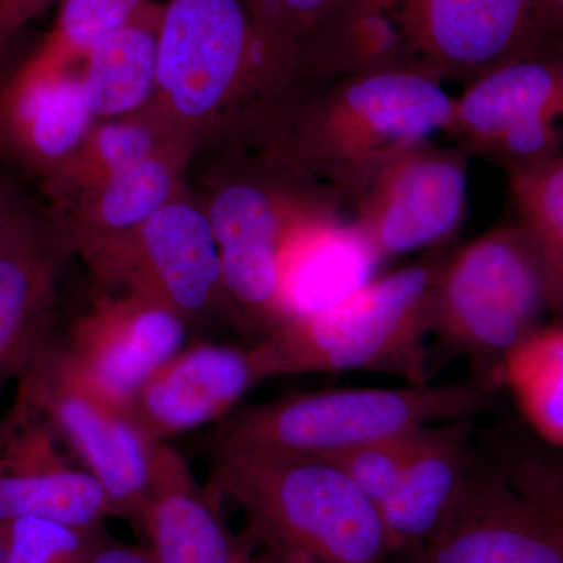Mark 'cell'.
Segmentation results:
<instances>
[{"instance_id":"6da1fadb","label":"cell","mask_w":563,"mask_h":563,"mask_svg":"<svg viewBox=\"0 0 563 563\" xmlns=\"http://www.w3.org/2000/svg\"><path fill=\"white\" fill-rule=\"evenodd\" d=\"M152 106L196 147L252 150L302 87L301 47L247 0H163Z\"/></svg>"},{"instance_id":"7a4b0ae2","label":"cell","mask_w":563,"mask_h":563,"mask_svg":"<svg viewBox=\"0 0 563 563\" xmlns=\"http://www.w3.org/2000/svg\"><path fill=\"white\" fill-rule=\"evenodd\" d=\"M453 107L442 81L410 70L336 77L301 88L252 151L352 206L396 158L446 133Z\"/></svg>"},{"instance_id":"3957f363","label":"cell","mask_w":563,"mask_h":563,"mask_svg":"<svg viewBox=\"0 0 563 563\" xmlns=\"http://www.w3.org/2000/svg\"><path fill=\"white\" fill-rule=\"evenodd\" d=\"M539 43L533 0H336L306 55L320 79L410 70L466 85Z\"/></svg>"},{"instance_id":"277c9868","label":"cell","mask_w":563,"mask_h":563,"mask_svg":"<svg viewBox=\"0 0 563 563\" xmlns=\"http://www.w3.org/2000/svg\"><path fill=\"white\" fill-rule=\"evenodd\" d=\"M209 490L276 563H396L377 507L324 459L214 448Z\"/></svg>"},{"instance_id":"5b68a950","label":"cell","mask_w":563,"mask_h":563,"mask_svg":"<svg viewBox=\"0 0 563 563\" xmlns=\"http://www.w3.org/2000/svg\"><path fill=\"white\" fill-rule=\"evenodd\" d=\"M399 563H563V448L529 428L474 440L450 514Z\"/></svg>"},{"instance_id":"8992f818","label":"cell","mask_w":563,"mask_h":563,"mask_svg":"<svg viewBox=\"0 0 563 563\" xmlns=\"http://www.w3.org/2000/svg\"><path fill=\"white\" fill-rule=\"evenodd\" d=\"M446 258L431 255L376 277L346 299L285 321L251 347L258 379L314 373L390 372L424 384V342Z\"/></svg>"},{"instance_id":"52a82bcc","label":"cell","mask_w":563,"mask_h":563,"mask_svg":"<svg viewBox=\"0 0 563 563\" xmlns=\"http://www.w3.org/2000/svg\"><path fill=\"white\" fill-rule=\"evenodd\" d=\"M199 199L220 250L229 310L263 339L284 322L279 258L288 236L310 218L342 211L344 201L252 150L224 151Z\"/></svg>"},{"instance_id":"ba28073f","label":"cell","mask_w":563,"mask_h":563,"mask_svg":"<svg viewBox=\"0 0 563 563\" xmlns=\"http://www.w3.org/2000/svg\"><path fill=\"white\" fill-rule=\"evenodd\" d=\"M495 377L404 388H346L295 393L254 404L225 417L214 448L329 459L398 433L468 420L484 410L498 387Z\"/></svg>"},{"instance_id":"9c48e42d","label":"cell","mask_w":563,"mask_h":563,"mask_svg":"<svg viewBox=\"0 0 563 563\" xmlns=\"http://www.w3.org/2000/svg\"><path fill=\"white\" fill-rule=\"evenodd\" d=\"M548 313L542 266L517 222L496 225L443 263L433 292L431 335L483 376L503 380L510 352Z\"/></svg>"},{"instance_id":"30bf717a","label":"cell","mask_w":563,"mask_h":563,"mask_svg":"<svg viewBox=\"0 0 563 563\" xmlns=\"http://www.w3.org/2000/svg\"><path fill=\"white\" fill-rule=\"evenodd\" d=\"M24 393L49 420L84 468L102 485L113 517L139 526L154 487L158 450L131 412L111 401L68 361L52 336L20 377Z\"/></svg>"},{"instance_id":"8fae6325","label":"cell","mask_w":563,"mask_h":563,"mask_svg":"<svg viewBox=\"0 0 563 563\" xmlns=\"http://www.w3.org/2000/svg\"><path fill=\"white\" fill-rule=\"evenodd\" d=\"M446 135L504 172L563 152V38L542 41L468 81Z\"/></svg>"},{"instance_id":"7c38bea8","label":"cell","mask_w":563,"mask_h":563,"mask_svg":"<svg viewBox=\"0 0 563 563\" xmlns=\"http://www.w3.org/2000/svg\"><path fill=\"white\" fill-rule=\"evenodd\" d=\"M102 291L147 296L190 322L225 306L220 250L201 199L187 185L133 233Z\"/></svg>"},{"instance_id":"4fadbf2b","label":"cell","mask_w":563,"mask_h":563,"mask_svg":"<svg viewBox=\"0 0 563 563\" xmlns=\"http://www.w3.org/2000/svg\"><path fill=\"white\" fill-rule=\"evenodd\" d=\"M472 154L428 141L384 169L352 203L351 220L383 261L450 240L468 210Z\"/></svg>"},{"instance_id":"5bb4252c","label":"cell","mask_w":563,"mask_h":563,"mask_svg":"<svg viewBox=\"0 0 563 563\" xmlns=\"http://www.w3.org/2000/svg\"><path fill=\"white\" fill-rule=\"evenodd\" d=\"M49 420L21 390L0 418V526L22 518L102 528L113 517L107 493L69 461Z\"/></svg>"},{"instance_id":"9a60e30c","label":"cell","mask_w":563,"mask_h":563,"mask_svg":"<svg viewBox=\"0 0 563 563\" xmlns=\"http://www.w3.org/2000/svg\"><path fill=\"white\" fill-rule=\"evenodd\" d=\"M187 322L131 290L102 291L69 325L62 350L102 395L129 409L133 396L184 350Z\"/></svg>"},{"instance_id":"2e32d148","label":"cell","mask_w":563,"mask_h":563,"mask_svg":"<svg viewBox=\"0 0 563 563\" xmlns=\"http://www.w3.org/2000/svg\"><path fill=\"white\" fill-rule=\"evenodd\" d=\"M73 255L57 214L38 206L0 244V393L54 336L58 287Z\"/></svg>"},{"instance_id":"e0dca14e","label":"cell","mask_w":563,"mask_h":563,"mask_svg":"<svg viewBox=\"0 0 563 563\" xmlns=\"http://www.w3.org/2000/svg\"><path fill=\"white\" fill-rule=\"evenodd\" d=\"M261 383L251 347L195 343L152 374L129 412L154 443L222 420Z\"/></svg>"},{"instance_id":"ac0fdd59","label":"cell","mask_w":563,"mask_h":563,"mask_svg":"<svg viewBox=\"0 0 563 563\" xmlns=\"http://www.w3.org/2000/svg\"><path fill=\"white\" fill-rule=\"evenodd\" d=\"M96 121L79 66L51 73L16 68L0 85V162L43 185L73 157Z\"/></svg>"},{"instance_id":"d6986e66","label":"cell","mask_w":563,"mask_h":563,"mask_svg":"<svg viewBox=\"0 0 563 563\" xmlns=\"http://www.w3.org/2000/svg\"><path fill=\"white\" fill-rule=\"evenodd\" d=\"M195 154L192 147H173L62 206L49 207L96 284L106 279L133 233L187 185L185 174Z\"/></svg>"},{"instance_id":"ffe728a7","label":"cell","mask_w":563,"mask_h":563,"mask_svg":"<svg viewBox=\"0 0 563 563\" xmlns=\"http://www.w3.org/2000/svg\"><path fill=\"white\" fill-rule=\"evenodd\" d=\"M383 263L365 233L354 221L344 220L342 211L302 222L280 252L284 322L343 301L376 279Z\"/></svg>"},{"instance_id":"44dd1931","label":"cell","mask_w":563,"mask_h":563,"mask_svg":"<svg viewBox=\"0 0 563 563\" xmlns=\"http://www.w3.org/2000/svg\"><path fill=\"white\" fill-rule=\"evenodd\" d=\"M217 501L209 488H199L181 455L162 443L154 487L139 523L154 562L244 563L254 544L233 536Z\"/></svg>"},{"instance_id":"7402d4cb","label":"cell","mask_w":563,"mask_h":563,"mask_svg":"<svg viewBox=\"0 0 563 563\" xmlns=\"http://www.w3.org/2000/svg\"><path fill=\"white\" fill-rule=\"evenodd\" d=\"M473 426V418L429 426L401 483L380 507L396 563L428 543L450 514L476 440Z\"/></svg>"},{"instance_id":"603a6c76","label":"cell","mask_w":563,"mask_h":563,"mask_svg":"<svg viewBox=\"0 0 563 563\" xmlns=\"http://www.w3.org/2000/svg\"><path fill=\"white\" fill-rule=\"evenodd\" d=\"M162 16V2L150 0L80 63L85 101L96 120L128 117L154 101Z\"/></svg>"},{"instance_id":"cb8c5ba5","label":"cell","mask_w":563,"mask_h":563,"mask_svg":"<svg viewBox=\"0 0 563 563\" xmlns=\"http://www.w3.org/2000/svg\"><path fill=\"white\" fill-rule=\"evenodd\" d=\"M177 146L198 151L196 144L151 103L128 117L96 121L73 157L41 188L51 207H58Z\"/></svg>"},{"instance_id":"d4e9b609","label":"cell","mask_w":563,"mask_h":563,"mask_svg":"<svg viewBox=\"0 0 563 563\" xmlns=\"http://www.w3.org/2000/svg\"><path fill=\"white\" fill-rule=\"evenodd\" d=\"M506 174L515 222L542 266L548 313L563 321V152Z\"/></svg>"},{"instance_id":"484cf974","label":"cell","mask_w":563,"mask_h":563,"mask_svg":"<svg viewBox=\"0 0 563 563\" xmlns=\"http://www.w3.org/2000/svg\"><path fill=\"white\" fill-rule=\"evenodd\" d=\"M503 380L526 426L544 442L563 448V321L542 325L510 352Z\"/></svg>"},{"instance_id":"4316f807","label":"cell","mask_w":563,"mask_h":563,"mask_svg":"<svg viewBox=\"0 0 563 563\" xmlns=\"http://www.w3.org/2000/svg\"><path fill=\"white\" fill-rule=\"evenodd\" d=\"M150 0H62L57 18L18 68L51 73L77 68L88 52Z\"/></svg>"},{"instance_id":"83f0119b","label":"cell","mask_w":563,"mask_h":563,"mask_svg":"<svg viewBox=\"0 0 563 563\" xmlns=\"http://www.w3.org/2000/svg\"><path fill=\"white\" fill-rule=\"evenodd\" d=\"M426 428L385 437L324 459L342 470L355 487L377 507L390 499L401 483L407 466L422 439Z\"/></svg>"},{"instance_id":"f1b7e54d","label":"cell","mask_w":563,"mask_h":563,"mask_svg":"<svg viewBox=\"0 0 563 563\" xmlns=\"http://www.w3.org/2000/svg\"><path fill=\"white\" fill-rule=\"evenodd\" d=\"M7 563H90L107 539L102 528L22 518L5 526Z\"/></svg>"},{"instance_id":"f546056e","label":"cell","mask_w":563,"mask_h":563,"mask_svg":"<svg viewBox=\"0 0 563 563\" xmlns=\"http://www.w3.org/2000/svg\"><path fill=\"white\" fill-rule=\"evenodd\" d=\"M262 24L277 38L301 47L336 0H247Z\"/></svg>"},{"instance_id":"4dcf8cb0","label":"cell","mask_w":563,"mask_h":563,"mask_svg":"<svg viewBox=\"0 0 563 563\" xmlns=\"http://www.w3.org/2000/svg\"><path fill=\"white\" fill-rule=\"evenodd\" d=\"M62 0H0V60L29 22Z\"/></svg>"},{"instance_id":"1f68e13d","label":"cell","mask_w":563,"mask_h":563,"mask_svg":"<svg viewBox=\"0 0 563 563\" xmlns=\"http://www.w3.org/2000/svg\"><path fill=\"white\" fill-rule=\"evenodd\" d=\"M35 203L29 201L11 181L0 177V244L13 232V229Z\"/></svg>"},{"instance_id":"d6a6232c","label":"cell","mask_w":563,"mask_h":563,"mask_svg":"<svg viewBox=\"0 0 563 563\" xmlns=\"http://www.w3.org/2000/svg\"><path fill=\"white\" fill-rule=\"evenodd\" d=\"M90 563H155L147 547L121 543L106 539L92 555Z\"/></svg>"},{"instance_id":"836d02e7","label":"cell","mask_w":563,"mask_h":563,"mask_svg":"<svg viewBox=\"0 0 563 563\" xmlns=\"http://www.w3.org/2000/svg\"><path fill=\"white\" fill-rule=\"evenodd\" d=\"M542 41L563 38V0H533Z\"/></svg>"},{"instance_id":"e575fe53","label":"cell","mask_w":563,"mask_h":563,"mask_svg":"<svg viewBox=\"0 0 563 563\" xmlns=\"http://www.w3.org/2000/svg\"><path fill=\"white\" fill-rule=\"evenodd\" d=\"M0 563H7L5 526H0Z\"/></svg>"},{"instance_id":"d590c367","label":"cell","mask_w":563,"mask_h":563,"mask_svg":"<svg viewBox=\"0 0 563 563\" xmlns=\"http://www.w3.org/2000/svg\"><path fill=\"white\" fill-rule=\"evenodd\" d=\"M244 563H276L273 559H269L268 555L265 554H254L252 553L250 558L244 561Z\"/></svg>"}]
</instances>
